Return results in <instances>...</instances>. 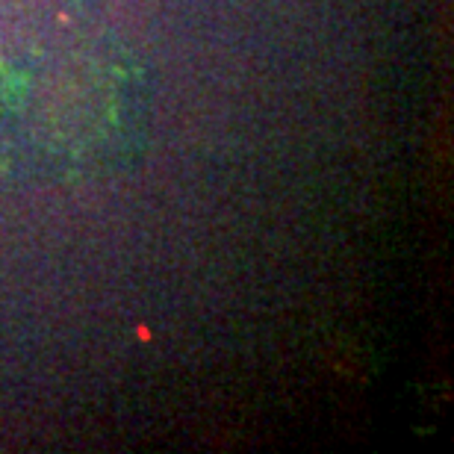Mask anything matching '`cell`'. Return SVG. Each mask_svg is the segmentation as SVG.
I'll use <instances>...</instances> for the list:
<instances>
[{
    "mask_svg": "<svg viewBox=\"0 0 454 454\" xmlns=\"http://www.w3.org/2000/svg\"><path fill=\"white\" fill-rule=\"evenodd\" d=\"M148 124L145 68L95 0H0V177H109Z\"/></svg>",
    "mask_w": 454,
    "mask_h": 454,
    "instance_id": "6da1fadb",
    "label": "cell"
}]
</instances>
